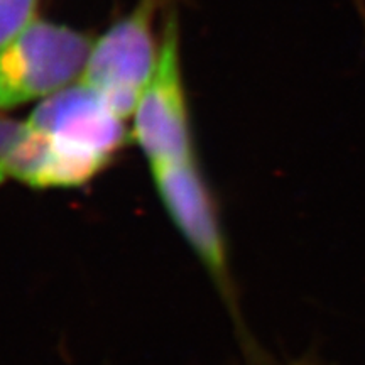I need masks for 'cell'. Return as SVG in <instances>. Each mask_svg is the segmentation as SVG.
Masks as SVG:
<instances>
[{
  "label": "cell",
  "mask_w": 365,
  "mask_h": 365,
  "mask_svg": "<svg viewBox=\"0 0 365 365\" xmlns=\"http://www.w3.org/2000/svg\"><path fill=\"white\" fill-rule=\"evenodd\" d=\"M134 137L150 168L195 159L175 17L166 22L156 71L137 102Z\"/></svg>",
  "instance_id": "cell-3"
},
{
  "label": "cell",
  "mask_w": 365,
  "mask_h": 365,
  "mask_svg": "<svg viewBox=\"0 0 365 365\" xmlns=\"http://www.w3.org/2000/svg\"><path fill=\"white\" fill-rule=\"evenodd\" d=\"M39 0H0V48L36 19Z\"/></svg>",
  "instance_id": "cell-6"
},
{
  "label": "cell",
  "mask_w": 365,
  "mask_h": 365,
  "mask_svg": "<svg viewBox=\"0 0 365 365\" xmlns=\"http://www.w3.org/2000/svg\"><path fill=\"white\" fill-rule=\"evenodd\" d=\"M163 207L180 234L207 267L223 294L232 298L227 242L215 198L195 159L150 168Z\"/></svg>",
  "instance_id": "cell-4"
},
{
  "label": "cell",
  "mask_w": 365,
  "mask_h": 365,
  "mask_svg": "<svg viewBox=\"0 0 365 365\" xmlns=\"http://www.w3.org/2000/svg\"><path fill=\"white\" fill-rule=\"evenodd\" d=\"M27 124L63 148L105 163H110L129 137L124 118L108 107L98 91L80 81L43 100L27 118Z\"/></svg>",
  "instance_id": "cell-5"
},
{
  "label": "cell",
  "mask_w": 365,
  "mask_h": 365,
  "mask_svg": "<svg viewBox=\"0 0 365 365\" xmlns=\"http://www.w3.org/2000/svg\"><path fill=\"white\" fill-rule=\"evenodd\" d=\"M156 0H140L91 46L80 83L98 91L125 120L156 71L159 48L153 36Z\"/></svg>",
  "instance_id": "cell-2"
},
{
  "label": "cell",
  "mask_w": 365,
  "mask_h": 365,
  "mask_svg": "<svg viewBox=\"0 0 365 365\" xmlns=\"http://www.w3.org/2000/svg\"><path fill=\"white\" fill-rule=\"evenodd\" d=\"M93 43L71 27L34 19L0 48V110L78 83Z\"/></svg>",
  "instance_id": "cell-1"
}]
</instances>
